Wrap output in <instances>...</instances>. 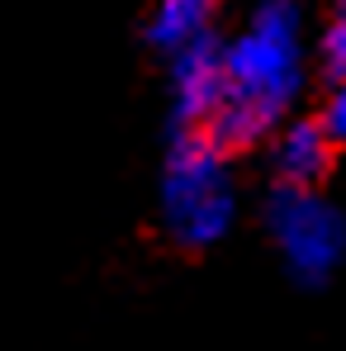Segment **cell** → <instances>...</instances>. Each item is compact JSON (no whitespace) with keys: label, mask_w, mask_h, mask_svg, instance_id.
Masks as SVG:
<instances>
[{"label":"cell","mask_w":346,"mask_h":351,"mask_svg":"<svg viewBox=\"0 0 346 351\" xmlns=\"http://www.w3.org/2000/svg\"><path fill=\"white\" fill-rule=\"evenodd\" d=\"M304 95V5L256 0L223 43V105L204 128L223 152L271 138Z\"/></svg>","instance_id":"obj_1"},{"label":"cell","mask_w":346,"mask_h":351,"mask_svg":"<svg viewBox=\"0 0 346 351\" xmlns=\"http://www.w3.org/2000/svg\"><path fill=\"white\" fill-rule=\"evenodd\" d=\"M237 223V180H232L228 152L209 133H175L166 167H162V228L204 252L223 242Z\"/></svg>","instance_id":"obj_2"},{"label":"cell","mask_w":346,"mask_h":351,"mask_svg":"<svg viewBox=\"0 0 346 351\" xmlns=\"http://www.w3.org/2000/svg\"><path fill=\"white\" fill-rule=\"evenodd\" d=\"M266 233L299 285H323L346 256V219L318 190L275 185L266 199Z\"/></svg>","instance_id":"obj_3"},{"label":"cell","mask_w":346,"mask_h":351,"mask_svg":"<svg viewBox=\"0 0 346 351\" xmlns=\"http://www.w3.org/2000/svg\"><path fill=\"white\" fill-rule=\"evenodd\" d=\"M223 105V43L209 34L171 53V114L180 133H204Z\"/></svg>","instance_id":"obj_4"},{"label":"cell","mask_w":346,"mask_h":351,"mask_svg":"<svg viewBox=\"0 0 346 351\" xmlns=\"http://www.w3.org/2000/svg\"><path fill=\"white\" fill-rule=\"evenodd\" d=\"M271 167L280 185L313 190L332 167V133L323 128V119H285L271 138Z\"/></svg>","instance_id":"obj_5"},{"label":"cell","mask_w":346,"mask_h":351,"mask_svg":"<svg viewBox=\"0 0 346 351\" xmlns=\"http://www.w3.org/2000/svg\"><path fill=\"white\" fill-rule=\"evenodd\" d=\"M214 10H219V0H157L152 19H147V38L166 53H180L185 43L209 34Z\"/></svg>","instance_id":"obj_6"},{"label":"cell","mask_w":346,"mask_h":351,"mask_svg":"<svg viewBox=\"0 0 346 351\" xmlns=\"http://www.w3.org/2000/svg\"><path fill=\"white\" fill-rule=\"evenodd\" d=\"M318 53H323V66L342 81V76H346V10H332V19H328V29H323Z\"/></svg>","instance_id":"obj_7"},{"label":"cell","mask_w":346,"mask_h":351,"mask_svg":"<svg viewBox=\"0 0 346 351\" xmlns=\"http://www.w3.org/2000/svg\"><path fill=\"white\" fill-rule=\"evenodd\" d=\"M323 128L332 133V143H346V76L332 86V95H328V105H323Z\"/></svg>","instance_id":"obj_8"},{"label":"cell","mask_w":346,"mask_h":351,"mask_svg":"<svg viewBox=\"0 0 346 351\" xmlns=\"http://www.w3.org/2000/svg\"><path fill=\"white\" fill-rule=\"evenodd\" d=\"M337 10H346V0H337Z\"/></svg>","instance_id":"obj_9"}]
</instances>
